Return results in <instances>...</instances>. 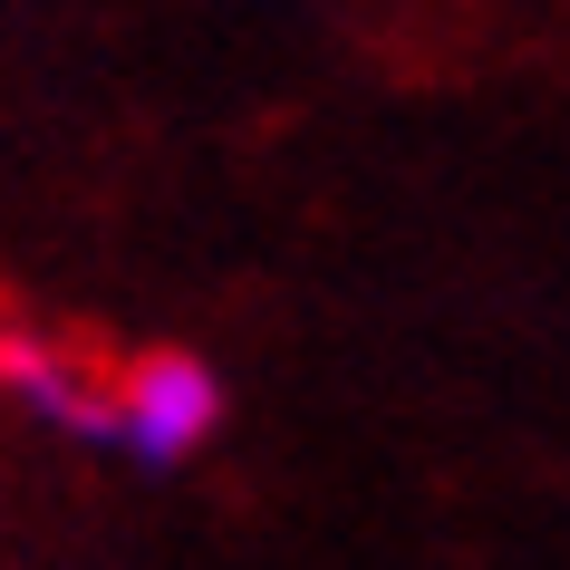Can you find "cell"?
<instances>
[{
  "mask_svg": "<svg viewBox=\"0 0 570 570\" xmlns=\"http://www.w3.org/2000/svg\"><path fill=\"white\" fill-rule=\"evenodd\" d=\"M223 425V377L194 348H136L126 367H107V445L136 474H175L213 445Z\"/></svg>",
  "mask_w": 570,
  "mask_h": 570,
  "instance_id": "obj_1",
  "label": "cell"
},
{
  "mask_svg": "<svg viewBox=\"0 0 570 570\" xmlns=\"http://www.w3.org/2000/svg\"><path fill=\"white\" fill-rule=\"evenodd\" d=\"M0 396L30 406L49 435H68V445H107V377H97L68 338L0 330Z\"/></svg>",
  "mask_w": 570,
  "mask_h": 570,
  "instance_id": "obj_2",
  "label": "cell"
}]
</instances>
